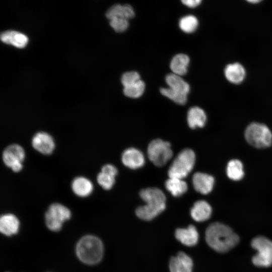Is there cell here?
Listing matches in <instances>:
<instances>
[{
	"label": "cell",
	"instance_id": "obj_1",
	"mask_svg": "<svg viewBox=\"0 0 272 272\" xmlns=\"http://www.w3.org/2000/svg\"><path fill=\"white\" fill-rule=\"evenodd\" d=\"M206 240L208 245L219 252H225L239 242L238 235L228 226L220 223H212L206 231Z\"/></svg>",
	"mask_w": 272,
	"mask_h": 272
},
{
	"label": "cell",
	"instance_id": "obj_2",
	"mask_svg": "<svg viewBox=\"0 0 272 272\" xmlns=\"http://www.w3.org/2000/svg\"><path fill=\"white\" fill-rule=\"evenodd\" d=\"M140 195L146 204L137 209L135 214L139 218L149 221L165 210L166 197L160 189L154 187L144 189Z\"/></svg>",
	"mask_w": 272,
	"mask_h": 272
},
{
	"label": "cell",
	"instance_id": "obj_3",
	"mask_svg": "<svg viewBox=\"0 0 272 272\" xmlns=\"http://www.w3.org/2000/svg\"><path fill=\"white\" fill-rule=\"evenodd\" d=\"M76 252L79 258L83 262L92 264L101 259L103 253V245L97 237L87 235L81 238L77 244Z\"/></svg>",
	"mask_w": 272,
	"mask_h": 272
},
{
	"label": "cell",
	"instance_id": "obj_4",
	"mask_svg": "<svg viewBox=\"0 0 272 272\" xmlns=\"http://www.w3.org/2000/svg\"><path fill=\"white\" fill-rule=\"evenodd\" d=\"M195 161L194 152L189 149L181 151L170 166L168 174L170 178L183 179L192 170Z\"/></svg>",
	"mask_w": 272,
	"mask_h": 272
},
{
	"label": "cell",
	"instance_id": "obj_5",
	"mask_svg": "<svg viewBox=\"0 0 272 272\" xmlns=\"http://www.w3.org/2000/svg\"><path fill=\"white\" fill-rule=\"evenodd\" d=\"M245 138L249 144L258 148L268 147L272 143V133L269 128L258 122H253L247 127Z\"/></svg>",
	"mask_w": 272,
	"mask_h": 272
},
{
	"label": "cell",
	"instance_id": "obj_6",
	"mask_svg": "<svg viewBox=\"0 0 272 272\" xmlns=\"http://www.w3.org/2000/svg\"><path fill=\"white\" fill-rule=\"evenodd\" d=\"M147 152L150 161L158 167L165 165L173 155L170 143L161 139L151 141L148 146Z\"/></svg>",
	"mask_w": 272,
	"mask_h": 272
},
{
	"label": "cell",
	"instance_id": "obj_7",
	"mask_svg": "<svg viewBox=\"0 0 272 272\" xmlns=\"http://www.w3.org/2000/svg\"><path fill=\"white\" fill-rule=\"evenodd\" d=\"M252 247L257 253L252 259L253 263L260 267L272 265V242L263 236H258L251 241Z\"/></svg>",
	"mask_w": 272,
	"mask_h": 272
},
{
	"label": "cell",
	"instance_id": "obj_8",
	"mask_svg": "<svg viewBox=\"0 0 272 272\" xmlns=\"http://www.w3.org/2000/svg\"><path fill=\"white\" fill-rule=\"evenodd\" d=\"M71 216V212L67 208L60 203H52L49 207L45 215L46 224L50 230L57 231Z\"/></svg>",
	"mask_w": 272,
	"mask_h": 272
},
{
	"label": "cell",
	"instance_id": "obj_9",
	"mask_svg": "<svg viewBox=\"0 0 272 272\" xmlns=\"http://www.w3.org/2000/svg\"><path fill=\"white\" fill-rule=\"evenodd\" d=\"M25 157L24 149L18 144L8 146L2 154V159L5 165L15 172H18L22 170Z\"/></svg>",
	"mask_w": 272,
	"mask_h": 272
},
{
	"label": "cell",
	"instance_id": "obj_10",
	"mask_svg": "<svg viewBox=\"0 0 272 272\" xmlns=\"http://www.w3.org/2000/svg\"><path fill=\"white\" fill-rule=\"evenodd\" d=\"M31 143L35 150L44 155L51 154L55 148L53 138L48 133L43 131L35 133Z\"/></svg>",
	"mask_w": 272,
	"mask_h": 272
},
{
	"label": "cell",
	"instance_id": "obj_11",
	"mask_svg": "<svg viewBox=\"0 0 272 272\" xmlns=\"http://www.w3.org/2000/svg\"><path fill=\"white\" fill-rule=\"evenodd\" d=\"M121 160L125 166L132 169L141 168L145 164V157L143 153L133 148L124 150L122 154Z\"/></svg>",
	"mask_w": 272,
	"mask_h": 272
},
{
	"label": "cell",
	"instance_id": "obj_12",
	"mask_svg": "<svg viewBox=\"0 0 272 272\" xmlns=\"http://www.w3.org/2000/svg\"><path fill=\"white\" fill-rule=\"evenodd\" d=\"M192 266L191 258L183 252L172 257L169 262L170 272H192Z\"/></svg>",
	"mask_w": 272,
	"mask_h": 272
},
{
	"label": "cell",
	"instance_id": "obj_13",
	"mask_svg": "<svg viewBox=\"0 0 272 272\" xmlns=\"http://www.w3.org/2000/svg\"><path fill=\"white\" fill-rule=\"evenodd\" d=\"M215 183L214 177L208 174L196 172L192 177V183L195 190L200 193L207 194L213 189Z\"/></svg>",
	"mask_w": 272,
	"mask_h": 272
},
{
	"label": "cell",
	"instance_id": "obj_14",
	"mask_svg": "<svg viewBox=\"0 0 272 272\" xmlns=\"http://www.w3.org/2000/svg\"><path fill=\"white\" fill-rule=\"evenodd\" d=\"M226 79L230 83L238 84L242 83L246 76L244 67L239 62H234L227 64L224 69Z\"/></svg>",
	"mask_w": 272,
	"mask_h": 272
},
{
	"label": "cell",
	"instance_id": "obj_15",
	"mask_svg": "<svg viewBox=\"0 0 272 272\" xmlns=\"http://www.w3.org/2000/svg\"><path fill=\"white\" fill-rule=\"evenodd\" d=\"M175 235L179 241L187 246H194L198 240V232L193 225H189L186 228L176 229Z\"/></svg>",
	"mask_w": 272,
	"mask_h": 272
},
{
	"label": "cell",
	"instance_id": "obj_16",
	"mask_svg": "<svg viewBox=\"0 0 272 272\" xmlns=\"http://www.w3.org/2000/svg\"><path fill=\"white\" fill-rule=\"evenodd\" d=\"M212 214L211 206L205 200L196 201L190 210L192 218L196 222H203L209 219Z\"/></svg>",
	"mask_w": 272,
	"mask_h": 272
},
{
	"label": "cell",
	"instance_id": "obj_17",
	"mask_svg": "<svg viewBox=\"0 0 272 272\" xmlns=\"http://www.w3.org/2000/svg\"><path fill=\"white\" fill-rule=\"evenodd\" d=\"M74 193L80 197H86L93 191V185L88 178L80 176L75 178L71 184Z\"/></svg>",
	"mask_w": 272,
	"mask_h": 272
},
{
	"label": "cell",
	"instance_id": "obj_18",
	"mask_svg": "<svg viewBox=\"0 0 272 272\" xmlns=\"http://www.w3.org/2000/svg\"><path fill=\"white\" fill-rule=\"evenodd\" d=\"M19 228V221L17 218L11 214L1 216L0 219V230L2 233L10 236L17 233Z\"/></svg>",
	"mask_w": 272,
	"mask_h": 272
},
{
	"label": "cell",
	"instance_id": "obj_19",
	"mask_svg": "<svg viewBox=\"0 0 272 272\" xmlns=\"http://www.w3.org/2000/svg\"><path fill=\"white\" fill-rule=\"evenodd\" d=\"M1 40L7 44L18 48H23L27 44L28 39L24 34L15 31H7L1 34Z\"/></svg>",
	"mask_w": 272,
	"mask_h": 272
},
{
	"label": "cell",
	"instance_id": "obj_20",
	"mask_svg": "<svg viewBox=\"0 0 272 272\" xmlns=\"http://www.w3.org/2000/svg\"><path fill=\"white\" fill-rule=\"evenodd\" d=\"M206 120L207 116L203 109L196 106L189 109L187 113V122L191 128L202 127Z\"/></svg>",
	"mask_w": 272,
	"mask_h": 272
},
{
	"label": "cell",
	"instance_id": "obj_21",
	"mask_svg": "<svg viewBox=\"0 0 272 272\" xmlns=\"http://www.w3.org/2000/svg\"><path fill=\"white\" fill-rule=\"evenodd\" d=\"M134 12L133 8L129 5L116 4L110 8L106 12V17L111 20L114 18H120L128 20L133 18Z\"/></svg>",
	"mask_w": 272,
	"mask_h": 272
},
{
	"label": "cell",
	"instance_id": "obj_22",
	"mask_svg": "<svg viewBox=\"0 0 272 272\" xmlns=\"http://www.w3.org/2000/svg\"><path fill=\"white\" fill-rule=\"evenodd\" d=\"M189 58L184 54H178L174 56L170 63V68L173 74L179 76L187 73Z\"/></svg>",
	"mask_w": 272,
	"mask_h": 272
},
{
	"label": "cell",
	"instance_id": "obj_23",
	"mask_svg": "<svg viewBox=\"0 0 272 272\" xmlns=\"http://www.w3.org/2000/svg\"><path fill=\"white\" fill-rule=\"evenodd\" d=\"M166 82L169 88L176 91L187 95L190 90L188 83L179 75L170 74L166 77Z\"/></svg>",
	"mask_w": 272,
	"mask_h": 272
},
{
	"label": "cell",
	"instance_id": "obj_24",
	"mask_svg": "<svg viewBox=\"0 0 272 272\" xmlns=\"http://www.w3.org/2000/svg\"><path fill=\"white\" fill-rule=\"evenodd\" d=\"M165 187L174 196H179L187 190L186 183L182 179L170 178L165 182Z\"/></svg>",
	"mask_w": 272,
	"mask_h": 272
},
{
	"label": "cell",
	"instance_id": "obj_25",
	"mask_svg": "<svg viewBox=\"0 0 272 272\" xmlns=\"http://www.w3.org/2000/svg\"><path fill=\"white\" fill-rule=\"evenodd\" d=\"M226 173L228 177L232 180H241L244 174L242 162L237 159L230 160L227 166Z\"/></svg>",
	"mask_w": 272,
	"mask_h": 272
},
{
	"label": "cell",
	"instance_id": "obj_26",
	"mask_svg": "<svg viewBox=\"0 0 272 272\" xmlns=\"http://www.w3.org/2000/svg\"><path fill=\"white\" fill-rule=\"evenodd\" d=\"M180 28L184 32H193L197 28L198 21L194 16L188 15L182 18L179 21Z\"/></svg>",
	"mask_w": 272,
	"mask_h": 272
},
{
	"label": "cell",
	"instance_id": "obj_27",
	"mask_svg": "<svg viewBox=\"0 0 272 272\" xmlns=\"http://www.w3.org/2000/svg\"><path fill=\"white\" fill-rule=\"evenodd\" d=\"M145 84L142 80L129 86L124 87L123 93L128 97L137 98L141 96L144 92Z\"/></svg>",
	"mask_w": 272,
	"mask_h": 272
},
{
	"label": "cell",
	"instance_id": "obj_28",
	"mask_svg": "<svg viewBox=\"0 0 272 272\" xmlns=\"http://www.w3.org/2000/svg\"><path fill=\"white\" fill-rule=\"evenodd\" d=\"M161 93L179 104H184L187 101V95L173 90L169 88H161Z\"/></svg>",
	"mask_w": 272,
	"mask_h": 272
},
{
	"label": "cell",
	"instance_id": "obj_29",
	"mask_svg": "<svg viewBox=\"0 0 272 272\" xmlns=\"http://www.w3.org/2000/svg\"><path fill=\"white\" fill-rule=\"evenodd\" d=\"M98 184L105 190L110 189L115 182V177L101 171L97 177Z\"/></svg>",
	"mask_w": 272,
	"mask_h": 272
},
{
	"label": "cell",
	"instance_id": "obj_30",
	"mask_svg": "<svg viewBox=\"0 0 272 272\" xmlns=\"http://www.w3.org/2000/svg\"><path fill=\"white\" fill-rule=\"evenodd\" d=\"M141 80L139 74L134 71L125 73L121 77V83L124 87L129 86Z\"/></svg>",
	"mask_w": 272,
	"mask_h": 272
},
{
	"label": "cell",
	"instance_id": "obj_31",
	"mask_svg": "<svg viewBox=\"0 0 272 272\" xmlns=\"http://www.w3.org/2000/svg\"><path fill=\"white\" fill-rule=\"evenodd\" d=\"M110 25L117 32L125 31L129 25L128 20L120 18H114L110 20Z\"/></svg>",
	"mask_w": 272,
	"mask_h": 272
},
{
	"label": "cell",
	"instance_id": "obj_32",
	"mask_svg": "<svg viewBox=\"0 0 272 272\" xmlns=\"http://www.w3.org/2000/svg\"><path fill=\"white\" fill-rule=\"evenodd\" d=\"M101 172L113 177H115L117 174V169L114 166L112 165L106 164L102 167Z\"/></svg>",
	"mask_w": 272,
	"mask_h": 272
},
{
	"label": "cell",
	"instance_id": "obj_33",
	"mask_svg": "<svg viewBox=\"0 0 272 272\" xmlns=\"http://www.w3.org/2000/svg\"><path fill=\"white\" fill-rule=\"evenodd\" d=\"M201 1L200 0H183L182 3L185 6L190 8H195L198 6Z\"/></svg>",
	"mask_w": 272,
	"mask_h": 272
},
{
	"label": "cell",
	"instance_id": "obj_34",
	"mask_svg": "<svg viewBox=\"0 0 272 272\" xmlns=\"http://www.w3.org/2000/svg\"><path fill=\"white\" fill-rule=\"evenodd\" d=\"M248 2L249 3H252V4H253V3L255 4V3H258L259 2H260V1L254 0V1H248Z\"/></svg>",
	"mask_w": 272,
	"mask_h": 272
}]
</instances>
